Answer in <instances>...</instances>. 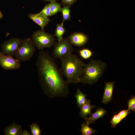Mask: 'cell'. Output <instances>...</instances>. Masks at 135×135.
Wrapping results in <instances>:
<instances>
[{
	"mask_svg": "<svg viewBox=\"0 0 135 135\" xmlns=\"http://www.w3.org/2000/svg\"><path fill=\"white\" fill-rule=\"evenodd\" d=\"M36 64L42 89L50 98L66 97L70 93L68 84L48 52L40 51Z\"/></svg>",
	"mask_w": 135,
	"mask_h": 135,
	"instance_id": "obj_1",
	"label": "cell"
},
{
	"mask_svg": "<svg viewBox=\"0 0 135 135\" xmlns=\"http://www.w3.org/2000/svg\"><path fill=\"white\" fill-rule=\"evenodd\" d=\"M60 70L66 78L68 84L80 82L83 68L85 64L76 55L71 54L61 60Z\"/></svg>",
	"mask_w": 135,
	"mask_h": 135,
	"instance_id": "obj_2",
	"label": "cell"
},
{
	"mask_svg": "<svg viewBox=\"0 0 135 135\" xmlns=\"http://www.w3.org/2000/svg\"><path fill=\"white\" fill-rule=\"evenodd\" d=\"M106 64L100 60H90L84 66L80 82L91 85L97 82L103 74Z\"/></svg>",
	"mask_w": 135,
	"mask_h": 135,
	"instance_id": "obj_3",
	"label": "cell"
},
{
	"mask_svg": "<svg viewBox=\"0 0 135 135\" xmlns=\"http://www.w3.org/2000/svg\"><path fill=\"white\" fill-rule=\"evenodd\" d=\"M31 38L35 47L40 51L52 47L56 42L54 35L41 30L34 32Z\"/></svg>",
	"mask_w": 135,
	"mask_h": 135,
	"instance_id": "obj_4",
	"label": "cell"
},
{
	"mask_svg": "<svg viewBox=\"0 0 135 135\" xmlns=\"http://www.w3.org/2000/svg\"><path fill=\"white\" fill-rule=\"evenodd\" d=\"M35 47L30 38L21 40L18 49L14 56L20 62H24L30 60L36 51Z\"/></svg>",
	"mask_w": 135,
	"mask_h": 135,
	"instance_id": "obj_5",
	"label": "cell"
},
{
	"mask_svg": "<svg viewBox=\"0 0 135 135\" xmlns=\"http://www.w3.org/2000/svg\"><path fill=\"white\" fill-rule=\"evenodd\" d=\"M52 53L53 58L61 60L72 54L74 51L72 45L68 37L63 38L56 42Z\"/></svg>",
	"mask_w": 135,
	"mask_h": 135,
	"instance_id": "obj_6",
	"label": "cell"
},
{
	"mask_svg": "<svg viewBox=\"0 0 135 135\" xmlns=\"http://www.w3.org/2000/svg\"><path fill=\"white\" fill-rule=\"evenodd\" d=\"M21 40L19 38H15L4 41L1 44L0 52L4 55L13 57L18 50Z\"/></svg>",
	"mask_w": 135,
	"mask_h": 135,
	"instance_id": "obj_7",
	"label": "cell"
},
{
	"mask_svg": "<svg viewBox=\"0 0 135 135\" xmlns=\"http://www.w3.org/2000/svg\"><path fill=\"white\" fill-rule=\"evenodd\" d=\"M20 62L13 56L4 55L0 52V66L6 70H17L21 67Z\"/></svg>",
	"mask_w": 135,
	"mask_h": 135,
	"instance_id": "obj_8",
	"label": "cell"
},
{
	"mask_svg": "<svg viewBox=\"0 0 135 135\" xmlns=\"http://www.w3.org/2000/svg\"><path fill=\"white\" fill-rule=\"evenodd\" d=\"M68 38L72 45L78 47L84 46L89 40L88 36L80 32L73 33L69 35Z\"/></svg>",
	"mask_w": 135,
	"mask_h": 135,
	"instance_id": "obj_9",
	"label": "cell"
},
{
	"mask_svg": "<svg viewBox=\"0 0 135 135\" xmlns=\"http://www.w3.org/2000/svg\"><path fill=\"white\" fill-rule=\"evenodd\" d=\"M114 86V81L105 82L104 92L101 101L102 103L106 104L112 101Z\"/></svg>",
	"mask_w": 135,
	"mask_h": 135,
	"instance_id": "obj_10",
	"label": "cell"
},
{
	"mask_svg": "<svg viewBox=\"0 0 135 135\" xmlns=\"http://www.w3.org/2000/svg\"><path fill=\"white\" fill-rule=\"evenodd\" d=\"M29 18L41 28V30L44 31V27L46 26L50 21L51 20L48 17L39 15L37 14H34L29 13Z\"/></svg>",
	"mask_w": 135,
	"mask_h": 135,
	"instance_id": "obj_11",
	"label": "cell"
},
{
	"mask_svg": "<svg viewBox=\"0 0 135 135\" xmlns=\"http://www.w3.org/2000/svg\"><path fill=\"white\" fill-rule=\"evenodd\" d=\"M130 113V110L128 109L126 110H122L117 113L114 114L110 121L111 124V127L113 128H116V125L120 123Z\"/></svg>",
	"mask_w": 135,
	"mask_h": 135,
	"instance_id": "obj_12",
	"label": "cell"
},
{
	"mask_svg": "<svg viewBox=\"0 0 135 135\" xmlns=\"http://www.w3.org/2000/svg\"><path fill=\"white\" fill-rule=\"evenodd\" d=\"M106 111L104 108H98L93 114H92L90 116L84 118L86 122L88 124H93L97 119L102 118L106 114Z\"/></svg>",
	"mask_w": 135,
	"mask_h": 135,
	"instance_id": "obj_13",
	"label": "cell"
},
{
	"mask_svg": "<svg viewBox=\"0 0 135 135\" xmlns=\"http://www.w3.org/2000/svg\"><path fill=\"white\" fill-rule=\"evenodd\" d=\"M91 101L87 99L86 102L80 108V112L79 113L80 116L82 118H84L87 117L88 115L90 116L92 113L91 110L97 107L94 105L90 104Z\"/></svg>",
	"mask_w": 135,
	"mask_h": 135,
	"instance_id": "obj_14",
	"label": "cell"
},
{
	"mask_svg": "<svg viewBox=\"0 0 135 135\" xmlns=\"http://www.w3.org/2000/svg\"><path fill=\"white\" fill-rule=\"evenodd\" d=\"M22 131L21 126L14 123L4 128V131L5 135H18Z\"/></svg>",
	"mask_w": 135,
	"mask_h": 135,
	"instance_id": "obj_15",
	"label": "cell"
},
{
	"mask_svg": "<svg viewBox=\"0 0 135 135\" xmlns=\"http://www.w3.org/2000/svg\"><path fill=\"white\" fill-rule=\"evenodd\" d=\"M87 94H84L79 88H78L74 96L76 100L77 107L80 108L86 102Z\"/></svg>",
	"mask_w": 135,
	"mask_h": 135,
	"instance_id": "obj_16",
	"label": "cell"
},
{
	"mask_svg": "<svg viewBox=\"0 0 135 135\" xmlns=\"http://www.w3.org/2000/svg\"><path fill=\"white\" fill-rule=\"evenodd\" d=\"M63 24L62 22L61 24H58L55 31L54 36L56 37L58 41L62 39L63 36L66 32V29L63 26Z\"/></svg>",
	"mask_w": 135,
	"mask_h": 135,
	"instance_id": "obj_17",
	"label": "cell"
},
{
	"mask_svg": "<svg viewBox=\"0 0 135 135\" xmlns=\"http://www.w3.org/2000/svg\"><path fill=\"white\" fill-rule=\"evenodd\" d=\"M89 125L86 122H84L81 124L80 130L82 135H91L96 132V130L90 127Z\"/></svg>",
	"mask_w": 135,
	"mask_h": 135,
	"instance_id": "obj_18",
	"label": "cell"
},
{
	"mask_svg": "<svg viewBox=\"0 0 135 135\" xmlns=\"http://www.w3.org/2000/svg\"><path fill=\"white\" fill-rule=\"evenodd\" d=\"M62 18V22H64L66 20H70L71 19L70 10L69 7L66 6H64L62 8L61 11Z\"/></svg>",
	"mask_w": 135,
	"mask_h": 135,
	"instance_id": "obj_19",
	"label": "cell"
},
{
	"mask_svg": "<svg viewBox=\"0 0 135 135\" xmlns=\"http://www.w3.org/2000/svg\"><path fill=\"white\" fill-rule=\"evenodd\" d=\"M50 9L51 16L61 12L62 7L60 4L56 1L50 3Z\"/></svg>",
	"mask_w": 135,
	"mask_h": 135,
	"instance_id": "obj_20",
	"label": "cell"
},
{
	"mask_svg": "<svg viewBox=\"0 0 135 135\" xmlns=\"http://www.w3.org/2000/svg\"><path fill=\"white\" fill-rule=\"evenodd\" d=\"M79 53L82 58L85 60L90 58L92 54L91 50L87 48H84L80 50Z\"/></svg>",
	"mask_w": 135,
	"mask_h": 135,
	"instance_id": "obj_21",
	"label": "cell"
},
{
	"mask_svg": "<svg viewBox=\"0 0 135 135\" xmlns=\"http://www.w3.org/2000/svg\"><path fill=\"white\" fill-rule=\"evenodd\" d=\"M32 134L33 135H41V130L39 126L36 123H34L30 126Z\"/></svg>",
	"mask_w": 135,
	"mask_h": 135,
	"instance_id": "obj_22",
	"label": "cell"
},
{
	"mask_svg": "<svg viewBox=\"0 0 135 135\" xmlns=\"http://www.w3.org/2000/svg\"><path fill=\"white\" fill-rule=\"evenodd\" d=\"M50 6V3L46 4L41 11L37 14L39 15L46 17L51 16Z\"/></svg>",
	"mask_w": 135,
	"mask_h": 135,
	"instance_id": "obj_23",
	"label": "cell"
},
{
	"mask_svg": "<svg viewBox=\"0 0 135 135\" xmlns=\"http://www.w3.org/2000/svg\"><path fill=\"white\" fill-rule=\"evenodd\" d=\"M128 109L134 112H135V96L132 95L127 102Z\"/></svg>",
	"mask_w": 135,
	"mask_h": 135,
	"instance_id": "obj_24",
	"label": "cell"
},
{
	"mask_svg": "<svg viewBox=\"0 0 135 135\" xmlns=\"http://www.w3.org/2000/svg\"><path fill=\"white\" fill-rule=\"evenodd\" d=\"M77 0H62V3L63 6H66L69 7L71 6Z\"/></svg>",
	"mask_w": 135,
	"mask_h": 135,
	"instance_id": "obj_25",
	"label": "cell"
},
{
	"mask_svg": "<svg viewBox=\"0 0 135 135\" xmlns=\"http://www.w3.org/2000/svg\"><path fill=\"white\" fill-rule=\"evenodd\" d=\"M21 135H30V133L26 130H24L21 131L20 134Z\"/></svg>",
	"mask_w": 135,
	"mask_h": 135,
	"instance_id": "obj_26",
	"label": "cell"
},
{
	"mask_svg": "<svg viewBox=\"0 0 135 135\" xmlns=\"http://www.w3.org/2000/svg\"><path fill=\"white\" fill-rule=\"evenodd\" d=\"M44 0L45 1L50 2H52L56 1L58 0Z\"/></svg>",
	"mask_w": 135,
	"mask_h": 135,
	"instance_id": "obj_27",
	"label": "cell"
},
{
	"mask_svg": "<svg viewBox=\"0 0 135 135\" xmlns=\"http://www.w3.org/2000/svg\"><path fill=\"white\" fill-rule=\"evenodd\" d=\"M3 14L1 12L0 10V19H1L3 17Z\"/></svg>",
	"mask_w": 135,
	"mask_h": 135,
	"instance_id": "obj_28",
	"label": "cell"
}]
</instances>
